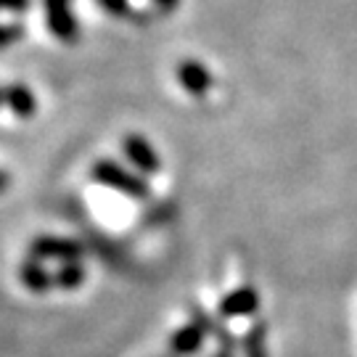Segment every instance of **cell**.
<instances>
[{"label": "cell", "instance_id": "1", "mask_svg": "<svg viewBox=\"0 0 357 357\" xmlns=\"http://www.w3.org/2000/svg\"><path fill=\"white\" fill-rule=\"evenodd\" d=\"M90 180L96 185H103L109 191H116L122 196H130L135 202H146L151 196V185L141 172H135L132 167H125L114 159H98L90 167Z\"/></svg>", "mask_w": 357, "mask_h": 357}, {"label": "cell", "instance_id": "2", "mask_svg": "<svg viewBox=\"0 0 357 357\" xmlns=\"http://www.w3.org/2000/svg\"><path fill=\"white\" fill-rule=\"evenodd\" d=\"M43 11H45L48 32L59 43L72 45L79 40V19L75 13V0H43Z\"/></svg>", "mask_w": 357, "mask_h": 357}, {"label": "cell", "instance_id": "3", "mask_svg": "<svg viewBox=\"0 0 357 357\" xmlns=\"http://www.w3.org/2000/svg\"><path fill=\"white\" fill-rule=\"evenodd\" d=\"M122 156L128 159V165L141 172L143 178L146 175H156L162 169V159H159V151L151 146L149 138H143L141 132H128L122 138Z\"/></svg>", "mask_w": 357, "mask_h": 357}, {"label": "cell", "instance_id": "4", "mask_svg": "<svg viewBox=\"0 0 357 357\" xmlns=\"http://www.w3.org/2000/svg\"><path fill=\"white\" fill-rule=\"evenodd\" d=\"M32 259H56V262H79L82 257V243L64 236H38L29 243Z\"/></svg>", "mask_w": 357, "mask_h": 357}, {"label": "cell", "instance_id": "5", "mask_svg": "<svg viewBox=\"0 0 357 357\" xmlns=\"http://www.w3.org/2000/svg\"><path fill=\"white\" fill-rule=\"evenodd\" d=\"M259 310V294L252 286L233 289L220 299V315L222 318H249Z\"/></svg>", "mask_w": 357, "mask_h": 357}, {"label": "cell", "instance_id": "6", "mask_svg": "<svg viewBox=\"0 0 357 357\" xmlns=\"http://www.w3.org/2000/svg\"><path fill=\"white\" fill-rule=\"evenodd\" d=\"M178 82L183 85L185 93H191V96L199 98V96H204L206 90L212 88V75H209V69L202 61L185 59V61L178 64Z\"/></svg>", "mask_w": 357, "mask_h": 357}, {"label": "cell", "instance_id": "7", "mask_svg": "<svg viewBox=\"0 0 357 357\" xmlns=\"http://www.w3.org/2000/svg\"><path fill=\"white\" fill-rule=\"evenodd\" d=\"M204 336H206V328L202 320H193V323H185L183 328L169 336V349L175 352V355H196L202 344H204Z\"/></svg>", "mask_w": 357, "mask_h": 357}, {"label": "cell", "instance_id": "8", "mask_svg": "<svg viewBox=\"0 0 357 357\" xmlns=\"http://www.w3.org/2000/svg\"><path fill=\"white\" fill-rule=\"evenodd\" d=\"M6 106L19 119H29V116H35V112H38V98H35V93H32L29 85H24V82H11V85H6Z\"/></svg>", "mask_w": 357, "mask_h": 357}, {"label": "cell", "instance_id": "9", "mask_svg": "<svg viewBox=\"0 0 357 357\" xmlns=\"http://www.w3.org/2000/svg\"><path fill=\"white\" fill-rule=\"evenodd\" d=\"M19 278L24 283V289H29L32 294H48L51 289H56L53 281V273L40 265V259H26L22 270H19Z\"/></svg>", "mask_w": 357, "mask_h": 357}, {"label": "cell", "instance_id": "10", "mask_svg": "<svg viewBox=\"0 0 357 357\" xmlns=\"http://www.w3.org/2000/svg\"><path fill=\"white\" fill-rule=\"evenodd\" d=\"M53 281L61 291H77L85 281V268L79 262H61V268L53 273Z\"/></svg>", "mask_w": 357, "mask_h": 357}, {"label": "cell", "instance_id": "11", "mask_svg": "<svg viewBox=\"0 0 357 357\" xmlns=\"http://www.w3.org/2000/svg\"><path fill=\"white\" fill-rule=\"evenodd\" d=\"M268 326L262 320H257L243 336V355L246 357H268Z\"/></svg>", "mask_w": 357, "mask_h": 357}, {"label": "cell", "instance_id": "12", "mask_svg": "<svg viewBox=\"0 0 357 357\" xmlns=\"http://www.w3.org/2000/svg\"><path fill=\"white\" fill-rule=\"evenodd\" d=\"M24 24H19V22H0V48L16 45L19 40H24Z\"/></svg>", "mask_w": 357, "mask_h": 357}, {"label": "cell", "instance_id": "13", "mask_svg": "<svg viewBox=\"0 0 357 357\" xmlns=\"http://www.w3.org/2000/svg\"><path fill=\"white\" fill-rule=\"evenodd\" d=\"M96 3H98L101 11L109 13V16H116V19L130 16V0H96Z\"/></svg>", "mask_w": 357, "mask_h": 357}, {"label": "cell", "instance_id": "14", "mask_svg": "<svg viewBox=\"0 0 357 357\" xmlns=\"http://www.w3.org/2000/svg\"><path fill=\"white\" fill-rule=\"evenodd\" d=\"M35 6V0H0V11L8 13H26Z\"/></svg>", "mask_w": 357, "mask_h": 357}, {"label": "cell", "instance_id": "15", "mask_svg": "<svg viewBox=\"0 0 357 357\" xmlns=\"http://www.w3.org/2000/svg\"><path fill=\"white\" fill-rule=\"evenodd\" d=\"M153 3H156L162 11H175L180 6V0H153Z\"/></svg>", "mask_w": 357, "mask_h": 357}, {"label": "cell", "instance_id": "16", "mask_svg": "<svg viewBox=\"0 0 357 357\" xmlns=\"http://www.w3.org/2000/svg\"><path fill=\"white\" fill-rule=\"evenodd\" d=\"M6 188H8V175H6L3 169H0V193L6 191Z\"/></svg>", "mask_w": 357, "mask_h": 357}, {"label": "cell", "instance_id": "17", "mask_svg": "<svg viewBox=\"0 0 357 357\" xmlns=\"http://www.w3.org/2000/svg\"><path fill=\"white\" fill-rule=\"evenodd\" d=\"M215 357H233V349H230V347H222V349H220Z\"/></svg>", "mask_w": 357, "mask_h": 357}, {"label": "cell", "instance_id": "18", "mask_svg": "<svg viewBox=\"0 0 357 357\" xmlns=\"http://www.w3.org/2000/svg\"><path fill=\"white\" fill-rule=\"evenodd\" d=\"M3 106H6V88L0 85V109H3Z\"/></svg>", "mask_w": 357, "mask_h": 357}]
</instances>
